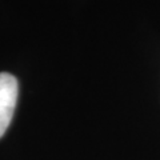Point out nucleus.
<instances>
[{
  "label": "nucleus",
  "instance_id": "1",
  "mask_svg": "<svg viewBox=\"0 0 160 160\" xmlns=\"http://www.w3.org/2000/svg\"><path fill=\"white\" fill-rule=\"evenodd\" d=\"M19 95V84L13 75L0 72V138L12 120Z\"/></svg>",
  "mask_w": 160,
  "mask_h": 160
}]
</instances>
